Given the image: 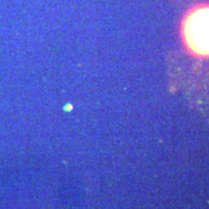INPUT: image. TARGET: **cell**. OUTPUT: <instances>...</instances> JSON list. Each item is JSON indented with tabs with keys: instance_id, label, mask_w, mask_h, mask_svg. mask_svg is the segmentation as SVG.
Masks as SVG:
<instances>
[{
	"instance_id": "obj_1",
	"label": "cell",
	"mask_w": 209,
	"mask_h": 209,
	"mask_svg": "<svg viewBox=\"0 0 209 209\" xmlns=\"http://www.w3.org/2000/svg\"><path fill=\"white\" fill-rule=\"evenodd\" d=\"M181 35L188 51L200 57H209V3L198 4L184 16Z\"/></svg>"
}]
</instances>
